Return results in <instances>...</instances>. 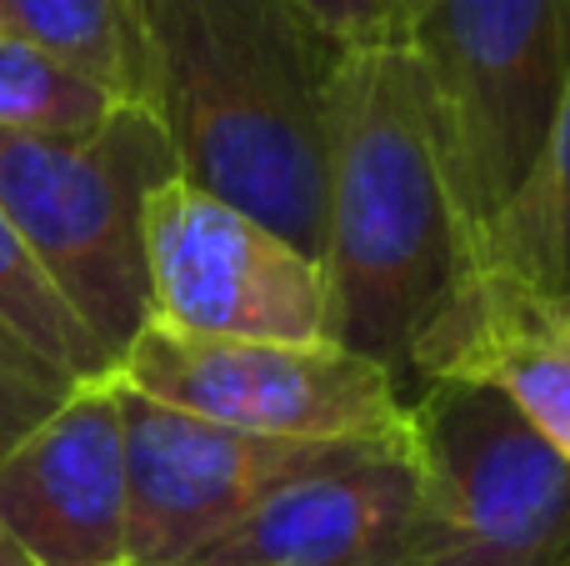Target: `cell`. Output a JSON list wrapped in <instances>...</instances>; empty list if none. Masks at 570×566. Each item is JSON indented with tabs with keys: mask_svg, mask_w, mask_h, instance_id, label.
Masks as SVG:
<instances>
[{
	"mask_svg": "<svg viewBox=\"0 0 570 566\" xmlns=\"http://www.w3.org/2000/svg\"><path fill=\"white\" fill-rule=\"evenodd\" d=\"M180 180L321 261L325 100L345 46L295 0H130Z\"/></svg>",
	"mask_w": 570,
	"mask_h": 566,
	"instance_id": "obj_1",
	"label": "cell"
},
{
	"mask_svg": "<svg viewBox=\"0 0 570 566\" xmlns=\"http://www.w3.org/2000/svg\"><path fill=\"white\" fill-rule=\"evenodd\" d=\"M471 266L431 106L391 40L345 46L325 100L321 271L331 341L411 391V351Z\"/></svg>",
	"mask_w": 570,
	"mask_h": 566,
	"instance_id": "obj_2",
	"label": "cell"
},
{
	"mask_svg": "<svg viewBox=\"0 0 570 566\" xmlns=\"http://www.w3.org/2000/svg\"><path fill=\"white\" fill-rule=\"evenodd\" d=\"M385 40L421 76L475 256L546 146L570 70V0H385Z\"/></svg>",
	"mask_w": 570,
	"mask_h": 566,
	"instance_id": "obj_3",
	"label": "cell"
},
{
	"mask_svg": "<svg viewBox=\"0 0 570 566\" xmlns=\"http://www.w3.org/2000/svg\"><path fill=\"white\" fill-rule=\"evenodd\" d=\"M170 176L176 156L146 106L70 140L0 130V211L110 361L150 326L140 216Z\"/></svg>",
	"mask_w": 570,
	"mask_h": 566,
	"instance_id": "obj_4",
	"label": "cell"
},
{
	"mask_svg": "<svg viewBox=\"0 0 570 566\" xmlns=\"http://www.w3.org/2000/svg\"><path fill=\"white\" fill-rule=\"evenodd\" d=\"M411 471L395 566H570V467L495 391L421 381Z\"/></svg>",
	"mask_w": 570,
	"mask_h": 566,
	"instance_id": "obj_5",
	"label": "cell"
},
{
	"mask_svg": "<svg viewBox=\"0 0 570 566\" xmlns=\"http://www.w3.org/2000/svg\"><path fill=\"white\" fill-rule=\"evenodd\" d=\"M116 377L176 411L266 441L411 451V391L341 341H220L150 321Z\"/></svg>",
	"mask_w": 570,
	"mask_h": 566,
	"instance_id": "obj_6",
	"label": "cell"
},
{
	"mask_svg": "<svg viewBox=\"0 0 570 566\" xmlns=\"http://www.w3.org/2000/svg\"><path fill=\"white\" fill-rule=\"evenodd\" d=\"M126 447V566H190L230 521L291 481L355 467L371 451L341 441H266L176 411L116 377Z\"/></svg>",
	"mask_w": 570,
	"mask_h": 566,
	"instance_id": "obj_7",
	"label": "cell"
},
{
	"mask_svg": "<svg viewBox=\"0 0 570 566\" xmlns=\"http://www.w3.org/2000/svg\"><path fill=\"white\" fill-rule=\"evenodd\" d=\"M140 246L156 326L220 341L331 336L321 261L190 180L150 191Z\"/></svg>",
	"mask_w": 570,
	"mask_h": 566,
	"instance_id": "obj_8",
	"label": "cell"
},
{
	"mask_svg": "<svg viewBox=\"0 0 570 566\" xmlns=\"http://www.w3.org/2000/svg\"><path fill=\"white\" fill-rule=\"evenodd\" d=\"M0 531L36 566H126L116 371L80 381L0 457Z\"/></svg>",
	"mask_w": 570,
	"mask_h": 566,
	"instance_id": "obj_9",
	"label": "cell"
},
{
	"mask_svg": "<svg viewBox=\"0 0 570 566\" xmlns=\"http://www.w3.org/2000/svg\"><path fill=\"white\" fill-rule=\"evenodd\" d=\"M411 381H465L521 411L570 467V286L465 266L411 351Z\"/></svg>",
	"mask_w": 570,
	"mask_h": 566,
	"instance_id": "obj_10",
	"label": "cell"
},
{
	"mask_svg": "<svg viewBox=\"0 0 570 566\" xmlns=\"http://www.w3.org/2000/svg\"><path fill=\"white\" fill-rule=\"evenodd\" d=\"M411 491V457L291 481L230 521L190 566H395Z\"/></svg>",
	"mask_w": 570,
	"mask_h": 566,
	"instance_id": "obj_11",
	"label": "cell"
},
{
	"mask_svg": "<svg viewBox=\"0 0 570 566\" xmlns=\"http://www.w3.org/2000/svg\"><path fill=\"white\" fill-rule=\"evenodd\" d=\"M0 30L50 50L120 106H146V50L130 0H0Z\"/></svg>",
	"mask_w": 570,
	"mask_h": 566,
	"instance_id": "obj_12",
	"label": "cell"
},
{
	"mask_svg": "<svg viewBox=\"0 0 570 566\" xmlns=\"http://www.w3.org/2000/svg\"><path fill=\"white\" fill-rule=\"evenodd\" d=\"M471 266L515 271L535 286H570V70L531 180L475 246Z\"/></svg>",
	"mask_w": 570,
	"mask_h": 566,
	"instance_id": "obj_13",
	"label": "cell"
},
{
	"mask_svg": "<svg viewBox=\"0 0 570 566\" xmlns=\"http://www.w3.org/2000/svg\"><path fill=\"white\" fill-rule=\"evenodd\" d=\"M0 331H6L20 351L46 361L50 371L76 381V387L116 371V361H110L106 351H100V341L80 326V316L66 306L56 281L40 271V261L30 256V246L16 236L6 211H0Z\"/></svg>",
	"mask_w": 570,
	"mask_h": 566,
	"instance_id": "obj_14",
	"label": "cell"
},
{
	"mask_svg": "<svg viewBox=\"0 0 570 566\" xmlns=\"http://www.w3.org/2000/svg\"><path fill=\"white\" fill-rule=\"evenodd\" d=\"M120 110L116 96L56 60L50 50L30 46L0 30V130L10 136H90Z\"/></svg>",
	"mask_w": 570,
	"mask_h": 566,
	"instance_id": "obj_15",
	"label": "cell"
},
{
	"mask_svg": "<svg viewBox=\"0 0 570 566\" xmlns=\"http://www.w3.org/2000/svg\"><path fill=\"white\" fill-rule=\"evenodd\" d=\"M70 391H76V381L50 371L46 361L20 351L16 341L0 331V457H6L20 437H30Z\"/></svg>",
	"mask_w": 570,
	"mask_h": 566,
	"instance_id": "obj_16",
	"label": "cell"
},
{
	"mask_svg": "<svg viewBox=\"0 0 570 566\" xmlns=\"http://www.w3.org/2000/svg\"><path fill=\"white\" fill-rule=\"evenodd\" d=\"M295 6L311 10L325 30H335L351 46L385 40V0H295Z\"/></svg>",
	"mask_w": 570,
	"mask_h": 566,
	"instance_id": "obj_17",
	"label": "cell"
},
{
	"mask_svg": "<svg viewBox=\"0 0 570 566\" xmlns=\"http://www.w3.org/2000/svg\"><path fill=\"white\" fill-rule=\"evenodd\" d=\"M0 566H36V562H30V557H26V552H20V547H16V541H10V537H6V531H0Z\"/></svg>",
	"mask_w": 570,
	"mask_h": 566,
	"instance_id": "obj_18",
	"label": "cell"
}]
</instances>
